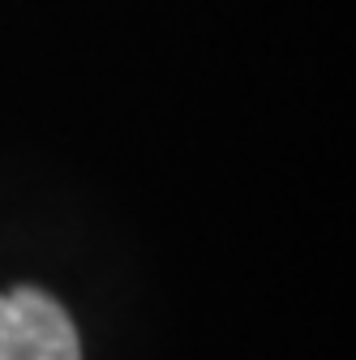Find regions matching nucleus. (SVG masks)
Segmentation results:
<instances>
[{
  "label": "nucleus",
  "instance_id": "nucleus-1",
  "mask_svg": "<svg viewBox=\"0 0 356 360\" xmlns=\"http://www.w3.org/2000/svg\"><path fill=\"white\" fill-rule=\"evenodd\" d=\"M0 360H82L73 318L39 288L0 292Z\"/></svg>",
  "mask_w": 356,
  "mask_h": 360
}]
</instances>
